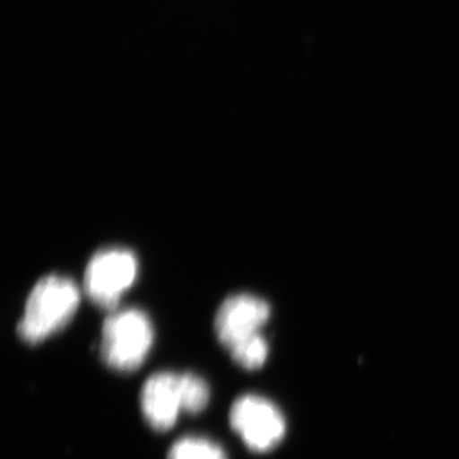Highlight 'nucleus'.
I'll use <instances>...</instances> for the list:
<instances>
[{
    "mask_svg": "<svg viewBox=\"0 0 459 459\" xmlns=\"http://www.w3.org/2000/svg\"><path fill=\"white\" fill-rule=\"evenodd\" d=\"M80 301V289L74 281L59 274L44 277L30 292L18 336L27 343L42 342L71 323Z\"/></svg>",
    "mask_w": 459,
    "mask_h": 459,
    "instance_id": "f257e3e1",
    "label": "nucleus"
},
{
    "mask_svg": "<svg viewBox=\"0 0 459 459\" xmlns=\"http://www.w3.org/2000/svg\"><path fill=\"white\" fill-rule=\"evenodd\" d=\"M153 343V327L146 313L124 309L111 314L102 327L101 358L108 368L122 373L137 370Z\"/></svg>",
    "mask_w": 459,
    "mask_h": 459,
    "instance_id": "f03ea898",
    "label": "nucleus"
},
{
    "mask_svg": "<svg viewBox=\"0 0 459 459\" xmlns=\"http://www.w3.org/2000/svg\"><path fill=\"white\" fill-rule=\"evenodd\" d=\"M138 274L134 253L123 247L100 250L91 258L84 272V291L93 304L114 309L131 289Z\"/></svg>",
    "mask_w": 459,
    "mask_h": 459,
    "instance_id": "7ed1b4c3",
    "label": "nucleus"
},
{
    "mask_svg": "<svg viewBox=\"0 0 459 459\" xmlns=\"http://www.w3.org/2000/svg\"><path fill=\"white\" fill-rule=\"evenodd\" d=\"M230 425L240 435L247 448L268 452L276 448L286 433V422L281 411L265 398L243 395L230 411Z\"/></svg>",
    "mask_w": 459,
    "mask_h": 459,
    "instance_id": "20e7f679",
    "label": "nucleus"
},
{
    "mask_svg": "<svg viewBox=\"0 0 459 459\" xmlns=\"http://www.w3.org/2000/svg\"><path fill=\"white\" fill-rule=\"evenodd\" d=\"M271 316L267 301L250 294L229 296L214 316V332L220 342L231 350L237 344L261 334Z\"/></svg>",
    "mask_w": 459,
    "mask_h": 459,
    "instance_id": "39448f33",
    "label": "nucleus"
},
{
    "mask_svg": "<svg viewBox=\"0 0 459 459\" xmlns=\"http://www.w3.org/2000/svg\"><path fill=\"white\" fill-rule=\"evenodd\" d=\"M141 409L151 428L157 431L170 430L183 412L179 374L166 371L148 377L142 388Z\"/></svg>",
    "mask_w": 459,
    "mask_h": 459,
    "instance_id": "423d86ee",
    "label": "nucleus"
},
{
    "mask_svg": "<svg viewBox=\"0 0 459 459\" xmlns=\"http://www.w3.org/2000/svg\"><path fill=\"white\" fill-rule=\"evenodd\" d=\"M168 459H228L221 446L199 437H181L168 453Z\"/></svg>",
    "mask_w": 459,
    "mask_h": 459,
    "instance_id": "0eeeda50",
    "label": "nucleus"
},
{
    "mask_svg": "<svg viewBox=\"0 0 459 459\" xmlns=\"http://www.w3.org/2000/svg\"><path fill=\"white\" fill-rule=\"evenodd\" d=\"M180 394L183 412L197 415L207 407L210 386L195 374H180Z\"/></svg>",
    "mask_w": 459,
    "mask_h": 459,
    "instance_id": "6e6552de",
    "label": "nucleus"
},
{
    "mask_svg": "<svg viewBox=\"0 0 459 459\" xmlns=\"http://www.w3.org/2000/svg\"><path fill=\"white\" fill-rule=\"evenodd\" d=\"M232 360L238 367L247 370H255L264 365L268 358V343L262 334L249 338L230 350Z\"/></svg>",
    "mask_w": 459,
    "mask_h": 459,
    "instance_id": "1a4fd4ad",
    "label": "nucleus"
}]
</instances>
